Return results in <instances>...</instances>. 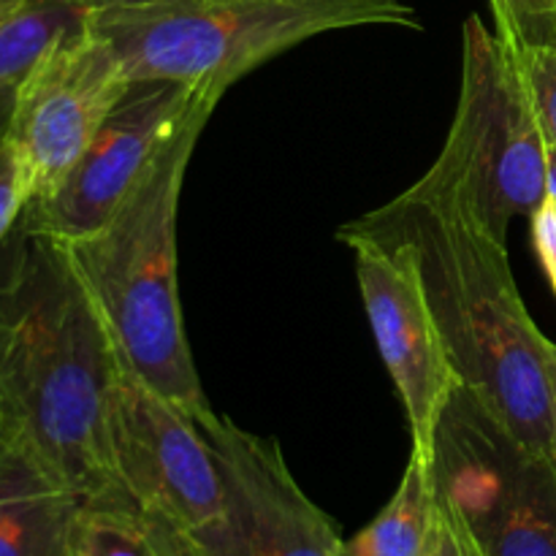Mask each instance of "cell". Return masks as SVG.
Returning a JSON list of instances; mask_svg holds the SVG:
<instances>
[{
	"instance_id": "ac0fdd59",
	"label": "cell",
	"mask_w": 556,
	"mask_h": 556,
	"mask_svg": "<svg viewBox=\"0 0 556 556\" xmlns=\"http://www.w3.org/2000/svg\"><path fill=\"white\" fill-rule=\"evenodd\" d=\"M421 556H486L483 548L478 546L476 535L470 532L467 521L454 508V503L445 500L440 492L438 508H434V519L432 527H429Z\"/></svg>"
},
{
	"instance_id": "ba28073f",
	"label": "cell",
	"mask_w": 556,
	"mask_h": 556,
	"mask_svg": "<svg viewBox=\"0 0 556 556\" xmlns=\"http://www.w3.org/2000/svg\"><path fill=\"white\" fill-rule=\"evenodd\" d=\"M356 255V282L375 345L410 427V451L434 456L440 421L462 389L410 255L345 223L337 233Z\"/></svg>"
},
{
	"instance_id": "ffe728a7",
	"label": "cell",
	"mask_w": 556,
	"mask_h": 556,
	"mask_svg": "<svg viewBox=\"0 0 556 556\" xmlns=\"http://www.w3.org/2000/svg\"><path fill=\"white\" fill-rule=\"evenodd\" d=\"M25 204L27 193L25 182H22L20 163H16L14 150L5 141V147L0 150V244H3V239L14 228L16 217L22 215Z\"/></svg>"
},
{
	"instance_id": "4fadbf2b",
	"label": "cell",
	"mask_w": 556,
	"mask_h": 556,
	"mask_svg": "<svg viewBox=\"0 0 556 556\" xmlns=\"http://www.w3.org/2000/svg\"><path fill=\"white\" fill-rule=\"evenodd\" d=\"M434 508L438 483L432 456L410 451L394 497L358 535L345 541L342 556H421Z\"/></svg>"
},
{
	"instance_id": "7402d4cb",
	"label": "cell",
	"mask_w": 556,
	"mask_h": 556,
	"mask_svg": "<svg viewBox=\"0 0 556 556\" xmlns=\"http://www.w3.org/2000/svg\"><path fill=\"white\" fill-rule=\"evenodd\" d=\"M79 5H85L87 11H103V9H114V5H136L144 3V0H76Z\"/></svg>"
},
{
	"instance_id": "5bb4252c",
	"label": "cell",
	"mask_w": 556,
	"mask_h": 556,
	"mask_svg": "<svg viewBox=\"0 0 556 556\" xmlns=\"http://www.w3.org/2000/svg\"><path fill=\"white\" fill-rule=\"evenodd\" d=\"M90 11L76 0H14L0 11V87L20 85L60 43L81 36Z\"/></svg>"
},
{
	"instance_id": "277c9868",
	"label": "cell",
	"mask_w": 556,
	"mask_h": 556,
	"mask_svg": "<svg viewBox=\"0 0 556 556\" xmlns=\"http://www.w3.org/2000/svg\"><path fill=\"white\" fill-rule=\"evenodd\" d=\"M134 79L226 92L277 54L353 27H421L413 0H144L92 11Z\"/></svg>"
},
{
	"instance_id": "52a82bcc",
	"label": "cell",
	"mask_w": 556,
	"mask_h": 556,
	"mask_svg": "<svg viewBox=\"0 0 556 556\" xmlns=\"http://www.w3.org/2000/svg\"><path fill=\"white\" fill-rule=\"evenodd\" d=\"M434 483L486 556H556V454H541L456 391L434 440Z\"/></svg>"
},
{
	"instance_id": "6da1fadb",
	"label": "cell",
	"mask_w": 556,
	"mask_h": 556,
	"mask_svg": "<svg viewBox=\"0 0 556 556\" xmlns=\"http://www.w3.org/2000/svg\"><path fill=\"white\" fill-rule=\"evenodd\" d=\"M119 369L68 244L16 217L0 244V418L85 508L128 516L112 462Z\"/></svg>"
},
{
	"instance_id": "8fae6325",
	"label": "cell",
	"mask_w": 556,
	"mask_h": 556,
	"mask_svg": "<svg viewBox=\"0 0 556 556\" xmlns=\"http://www.w3.org/2000/svg\"><path fill=\"white\" fill-rule=\"evenodd\" d=\"M195 427L226 486L231 556H342L340 530L304 494L275 440L248 432L212 407Z\"/></svg>"
},
{
	"instance_id": "cb8c5ba5",
	"label": "cell",
	"mask_w": 556,
	"mask_h": 556,
	"mask_svg": "<svg viewBox=\"0 0 556 556\" xmlns=\"http://www.w3.org/2000/svg\"><path fill=\"white\" fill-rule=\"evenodd\" d=\"M11 3H14V0H0V11H3V9H9Z\"/></svg>"
},
{
	"instance_id": "603a6c76",
	"label": "cell",
	"mask_w": 556,
	"mask_h": 556,
	"mask_svg": "<svg viewBox=\"0 0 556 556\" xmlns=\"http://www.w3.org/2000/svg\"><path fill=\"white\" fill-rule=\"evenodd\" d=\"M548 367H552V383H554V400H556V345L552 342L548 348Z\"/></svg>"
},
{
	"instance_id": "d4e9b609",
	"label": "cell",
	"mask_w": 556,
	"mask_h": 556,
	"mask_svg": "<svg viewBox=\"0 0 556 556\" xmlns=\"http://www.w3.org/2000/svg\"><path fill=\"white\" fill-rule=\"evenodd\" d=\"M548 47L556 49V30H554V38H552V43H548Z\"/></svg>"
},
{
	"instance_id": "9a60e30c",
	"label": "cell",
	"mask_w": 556,
	"mask_h": 556,
	"mask_svg": "<svg viewBox=\"0 0 556 556\" xmlns=\"http://www.w3.org/2000/svg\"><path fill=\"white\" fill-rule=\"evenodd\" d=\"M71 556H152L128 516L85 508L74 530Z\"/></svg>"
},
{
	"instance_id": "7a4b0ae2",
	"label": "cell",
	"mask_w": 556,
	"mask_h": 556,
	"mask_svg": "<svg viewBox=\"0 0 556 556\" xmlns=\"http://www.w3.org/2000/svg\"><path fill=\"white\" fill-rule=\"evenodd\" d=\"M353 226L410 255L462 391L527 448L556 454L552 340L521 299L505 242L459 188L427 172Z\"/></svg>"
},
{
	"instance_id": "9c48e42d",
	"label": "cell",
	"mask_w": 556,
	"mask_h": 556,
	"mask_svg": "<svg viewBox=\"0 0 556 556\" xmlns=\"http://www.w3.org/2000/svg\"><path fill=\"white\" fill-rule=\"evenodd\" d=\"M210 96L223 98V92L177 81L134 79L58 188L27 201L20 220L60 242H79L96 233L188 114Z\"/></svg>"
},
{
	"instance_id": "2e32d148",
	"label": "cell",
	"mask_w": 556,
	"mask_h": 556,
	"mask_svg": "<svg viewBox=\"0 0 556 556\" xmlns=\"http://www.w3.org/2000/svg\"><path fill=\"white\" fill-rule=\"evenodd\" d=\"M548 152L556 155V49L514 47Z\"/></svg>"
},
{
	"instance_id": "44dd1931",
	"label": "cell",
	"mask_w": 556,
	"mask_h": 556,
	"mask_svg": "<svg viewBox=\"0 0 556 556\" xmlns=\"http://www.w3.org/2000/svg\"><path fill=\"white\" fill-rule=\"evenodd\" d=\"M16 87L20 85L0 87V150H3L5 141H9L11 117H14V106H16Z\"/></svg>"
},
{
	"instance_id": "30bf717a",
	"label": "cell",
	"mask_w": 556,
	"mask_h": 556,
	"mask_svg": "<svg viewBox=\"0 0 556 556\" xmlns=\"http://www.w3.org/2000/svg\"><path fill=\"white\" fill-rule=\"evenodd\" d=\"M130 85L134 76L90 27L60 43L20 81L9 147L27 201L58 188Z\"/></svg>"
},
{
	"instance_id": "e0dca14e",
	"label": "cell",
	"mask_w": 556,
	"mask_h": 556,
	"mask_svg": "<svg viewBox=\"0 0 556 556\" xmlns=\"http://www.w3.org/2000/svg\"><path fill=\"white\" fill-rule=\"evenodd\" d=\"M497 33L510 47H548L556 30V0H489Z\"/></svg>"
},
{
	"instance_id": "5b68a950",
	"label": "cell",
	"mask_w": 556,
	"mask_h": 556,
	"mask_svg": "<svg viewBox=\"0 0 556 556\" xmlns=\"http://www.w3.org/2000/svg\"><path fill=\"white\" fill-rule=\"evenodd\" d=\"M429 172L459 188L478 220L503 242L510 223L535 215L548 195V147L519 60L476 14L462 30L454 123Z\"/></svg>"
},
{
	"instance_id": "3957f363",
	"label": "cell",
	"mask_w": 556,
	"mask_h": 556,
	"mask_svg": "<svg viewBox=\"0 0 556 556\" xmlns=\"http://www.w3.org/2000/svg\"><path fill=\"white\" fill-rule=\"evenodd\" d=\"M217 103L220 96H210L188 114L96 233L65 242L125 369L193 421L212 405L182 324L177 217L190 157Z\"/></svg>"
},
{
	"instance_id": "d6986e66",
	"label": "cell",
	"mask_w": 556,
	"mask_h": 556,
	"mask_svg": "<svg viewBox=\"0 0 556 556\" xmlns=\"http://www.w3.org/2000/svg\"><path fill=\"white\" fill-rule=\"evenodd\" d=\"M530 223L538 261H541L543 271H546L556 293V155H552V152H548V195L538 206L535 215L530 217Z\"/></svg>"
},
{
	"instance_id": "8992f818",
	"label": "cell",
	"mask_w": 556,
	"mask_h": 556,
	"mask_svg": "<svg viewBox=\"0 0 556 556\" xmlns=\"http://www.w3.org/2000/svg\"><path fill=\"white\" fill-rule=\"evenodd\" d=\"M112 462L152 556H231L226 486L204 434L125 364L112 400Z\"/></svg>"
},
{
	"instance_id": "7c38bea8",
	"label": "cell",
	"mask_w": 556,
	"mask_h": 556,
	"mask_svg": "<svg viewBox=\"0 0 556 556\" xmlns=\"http://www.w3.org/2000/svg\"><path fill=\"white\" fill-rule=\"evenodd\" d=\"M85 503L0 418V556H71Z\"/></svg>"
}]
</instances>
